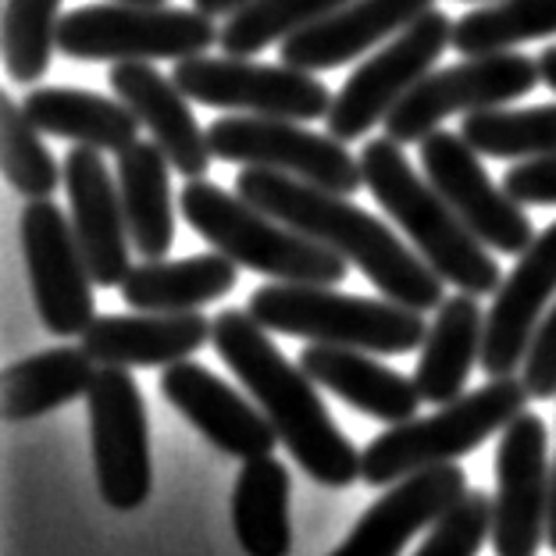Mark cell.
Wrapping results in <instances>:
<instances>
[{
  "label": "cell",
  "instance_id": "cell-1",
  "mask_svg": "<svg viewBox=\"0 0 556 556\" xmlns=\"http://www.w3.org/2000/svg\"><path fill=\"white\" fill-rule=\"evenodd\" d=\"M236 193L254 207L275 214L289 229L318 239L339 257L357 264L386 300H396L421 314L446 303V282L428 268L425 257L414 254L386 222L350 204L343 193L268 168L239 172Z\"/></svg>",
  "mask_w": 556,
  "mask_h": 556
},
{
  "label": "cell",
  "instance_id": "cell-2",
  "mask_svg": "<svg viewBox=\"0 0 556 556\" xmlns=\"http://www.w3.org/2000/svg\"><path fill=\"white\" fill-rule=\"evenodd\" d=\"M218 357L236 371L247 393L275 425L278 442L293 453V460L318 485L346 489L361 478L364 453L339 432L332 414L325 410L321 396L300 364H289L286 353L268 339L250 311L229 307L214 318L211 336Z\"/></svg>",
  "mask_w": 556,
  "mask_h": 556
},
{
  "label": "cell",
  "instance_id": "cell-3",
  "mask_svg": "<svg viewBox=\"0 0 556 556\" xmlns=\"http://www.w3.org/2000/svg\"><path fill=\"white\" fill-rule=\"evenodd\" d=\"M361 175L371 197L410 236L417 254L442 282L471 296H489L503 286L496 257L485 254V243L457 218L439 189L414 172L396 139H368L361 147Z\"/></svg>",
  "mask_w": 556,
  "mask_h": 556
},
{
  "label": "cell",
  "instance_id": "cell-4",
  "mask_svg": "<svg viewBox=\"0 0 556 556\" xmlns=\"http://www.w3.org/2000/svg\"><path fill=\"white\" fill-rule=\"evenodd\" d=\"M179 211L189 229L207 239L218 254L250 271L271 275L275 282L339 286L346 278V257L207 179H186Z\"/></svg>",
  "mask_w": 556,
  "mask_h": 556
},
{
  "label": "cell",
  "instance_id": "cell-5",
  "mask_svg": "<svg viewBox=\"0 0 556 556\" xmlns=\"http://www.w3.org/2000/svg\"><path fill=\"white\" fill-rule=\"evenodd\" d=\"M247 311L268 332L364 353H410L428 336L421 311L396 300L346 296L336 286L271 282L250 296Z\"/></svg>",
  "mask_w": 556,
  "mask_h": 556
},
{
  "label": "cell",
  "instance_id": "cell-6",
  "mask_svg": "<svg viewBox=\"0 0 556 556\" xmlns=\"http://www.w3.org/2000/svg\"><path fill=\"white\" fill-rule=\"evenodd\" d=\"M528 389L521 378H489V386L464 393L432 417H410L389 425V432L368 442L361 478L368 485H396L425 467L453 464L464 453L503 432L517 414H525Z\"/></svg>",
  "mask_w": 556,
  "mask_h": 556
},
{
  "label": "cell",
  "instance_id": "cell-7",
  "mask_svg": "<svg viewBox=\"0 0 556 556\" xmlns=\"http://www.w3.org/2000/svg\"><path fill=\"white\" fill-rule=\"evenodd\" d=\"M218 25L197 8L83 4L61 15L58 50L72 61H186L218 43Z\"/></svg>",
  "mask_w": 556,
  "mask_h": 556
},
{
  "label": "cell",
  "instance_id": "cell-8",
  "mask_svg": "<svg viewBox=\"0 0 556 556\" xmlns=\"http://www.w3.org/2000/svg\"><path fill=\"white\" fill-rule=\"evenodd\" d=\"M446 47H453V22L446 11H425L378 54L364 58L361 68H353L325 118L328 136H336L339 143H353L371 132L378 122L393 115V108L425 75H432V65L446 54Z\"/></svg>",
  "mask_w": 556,
  "mask_h": 556
},
{
  "label": "cell",
  "instance_id": "cell-9",
  "mask_svg": "<svg viewBox=\"0 0 556 556\" xmlns=\"http://www.w3.org/2000/svg\"><path fill=\"white\" fill-rule=\"evenodd\" d=\"M175 86L197 104L218 111H243L261 118H286V122H318L332 111V90L314 79L311 72L293 65H261L250 58H186L175 61L172 72Z\"/></svg>",
  "mask_w": 556,
  "mask_h": 556
},
{
  "label": "cell",
  "instance_id": "cell-10",
  "mask_svg": "<svg viewBox=\"0 0 556 556\" xmlns=\"http://www.w3.org/2000/svg\"><path fill=\"white\" fill-rule=\"evenodd\" d=\"M539 83V58L514 54V50L467 58L460 65L425 75L386 118V136L396 139L400 147L421 143L450 115H475V111L503 108L517 97L532 93Z\"/></svg>",
  "mask_w": 556,
  "mask_h": 556
},
{
  "label": "cell",
  "instance_id": "cell-11",
  "mask_svg": "<svg viewBox=\"0 0 556 556\" xmlns=\"http://www.w3.org/2000/svg\"><path fill=\"white\" fill-rule=\"evenodd\" d=\"M211 154L236 161L243 168H268L293 175L300 182L353 197L364 186L361 161L336 136L303 129V122L261 118V115H222L207 129Z\"/></svg>",
  "mask_w": 556,
  "mask_h": 556
},
{
  "label": "cell",
  "instance_id": "cell-12",
  "mask_svg": "<svg viewBox=\"0 0 556 556\" xmlns=\"http://www.w3.org/2000/svg\"><path fill=\"white\" fill-rule=\"evenodd\" d=\"M18 236L29 286L40 321L50 336L72 339L83 336L97 321L93 307V275L75 239L72 222L54 200H25L18 214Z\"/></svg>",
  "mask_w": 556,
  "mask_h": 556
},
{
  "label": "cell",
  "instance_id": "cell-13",
  "mask_svg": "<svg viewBox=\"0 0 556 556\" xmlns=\"http://www.w3.org/2000/svg\"><path fill=\"white\" fill-rule=\"evenodd\" d=\"M97 485L108 507L136 510L150 496V425L147 403L129 368H97L86 393Z\"/></svg>",
  "mask_w": 556,
  "mask_h": 556
},
{
  "label": "cell",
  "instance_id": "cell-14",
  "mask_svg": "<svg viewBox=\"0 0 556 556\" xmlns=\"http://www.w3.org/2000/svg\"><path fill=\"white\" fill-rule=\"evenodd\" d=\"M553 467L549 432L539 414H517L496 450L492 549L496 556H535L549 528Z\"/></svg>",
  "mask_w": 556,
  "mask_h": 556
},
{
  "label": "cell",
  "instance_id": "cell-15",
  "mask_svg": "<svg viewBox=\"0 0 556 556\" xmlns=\"http://www.w3.org/2000/svg\"><path fill=\"white\" fill-rule=\"evenodd\" d=\"M417 154H421L425 179L439 189V197L457 211V218L485 247L521 257L535 243L539 232L532 229V218L507 189H500L489 179L482 161L475 157L478 150L464 136L435 129L432 136L421 139Z\"/></svg>",
  "mask_w": 556,
  "mask_h": 556
},
{
  "label": "cell",
  "instance_id": "cell-16",
  "mask_svg": "<svg viewBox=\"0 0 556 556\" xmlns=\"http://www.w3.org/2000/svg\"><path fill=\"white\" fill-rule=\"evenodd\" d=\"M65 189L72 200V229L79 239L97 286H122L132 271V236L125 222L115 172L108 168L100 150L72 147L65 157Z\"/></svg>",
  "mask_w": 556,
  "mask_h": 556
},
{
  "label": "cell",
  "instance_id": "cell-17",
  "mask_svg": "<svg viewBox=\"0 0 556 556\" xmlns=\"http://www.w3.org/2000/svg\"><path fill=\"white\" fill-rule=\"evenodd\" d=\"M556 293V222L546 225L535 243L517 257L514 271L496 289V303L485 314L482 371L489 378H507L525 364L546 303Z\"/></svg>",
  "mask_w": 556,
  "mask_h": 556
},
{
  "label": "cell",
  "instance_id": "cell-18",
  "mask_svg": "<svg viewBox=\"0 0 556 556\" xmlns=\"http://www.w3.org/2000/svg\"><path fill=\"white\" fill-rule=\"evenodd\" d=\"M161 396L179 410L211 446L239 460L271 457L278 432L268 414L247 403L229 382L211 375L204 364L179 361L161 371Z\"/></svg>",
  "mask_w": 556,
  "mask_h": 556
},
{
  "label": "cell",
  "instance_id": "cell-19",
  "mask_svg": "<svg viewBox=\"0 0 556 556\" xmlns=\"http://www.w3.org/2000/svg\"><path fill=\"white\" fill-rule=\"evenodd\" d=\"M108 86L154 136L175 172H182L186 179H204L214 157L207 129H200L189 97L175 86V79L161 75L150 61H122L111 65Z\"/></svg>",
  "mask_w": 556,
  "mask_h": 556
},
{
  "label": "cell",
  "instance_id": "cell-20",
  "mask_svg": "<svg viewBox=\"0 0 556 556\" xmlns=\"http://www.w3.org/2000/svg\"><path fill=\"white\" fill-rule=\"evenodd\" d=\"M464 492L467 475L457 464L425 467L396 482L382 500H375L332 556H400V549L421 528H432Z\"/></svg>",
  "mask_w": 556,
  "mask_h": 556
},
{
  "label": "cell",
  "instance_id": "cell-21",
  "mask_svg": "<svg viewBox=\"0 0 556 556\" xmlns=\"http://www.w3.org/2000/svg\"><path fill=\"white\" fill-rule=\"evenodd\" d=\"M435 0H350L328 18L293 33L278 43V58L303 72H328L368 54L375 43L393 40Z\"/></svg>",
  "mask_w": 556,
  "mask_h": 556
},
{
  "label": "cell",
  "instance_id": "cell-22",
  "mask_svg": "<svg viewBox=\"0 0 556 556\" xmlns=\"http://www.w3.org/2000/svg\"><path fill=\"white\" fill-rule=\"evenodd\" d=\"M214 321L200 311L179 314H104L79 336L97 368H172L207 346Z\"/></svg>",
  "mask_w": 556,
  "mask_h": 556
},
{
  "label": "cell",
  "instance_id": "cell-23",
  "mask_svg": "<svg viewBox=\"0 0 556 556\" xmlns=\"http://www.w3.org/2000/svg\"><path fill=\"white\" fill-rule=\"evenodd\" d=\"M300 368L307 371L311 382L325 386L328 393L350 403L353 410L386 425L410 421V417H417V407L425 403L414 378L371 361L364 350L311 343L300 353Z\"/></svg>",
  "mask_w": 556,
  "mask_h": 556
},
{
  "label": "cell",
  "instance_id": "cell-24",
  "mask_svg": "<svg viewBox=\"0 0 556 556\" xmlns=\"http://www.w3.org/2000/svg\"><path fill=\"white\" fill-rule=\"evenodd\" d=\"M22 108L40 132L68 139L75 147L122 154L139 139V118L122 100L79 86H33Z\"/></svg>",
  "mask_w": 556,
  "mask_h": 556
},
{
  "label": "cell",
  "instance_id": "cell-25",
  "mask_svg": "<svg viewBox=\"0 0 556 556\" xmlns=\"http://www.w3.org/2000/svg\"><path fill=\"white\" fill-rule=\"evenodd\" d=\"M485 314L478 307V296L457 293L439 307L435 321L428 325L421 357H417L414 386L425 403L446 407L464 396V386L471 378L475 361H482Z\"/></svg>",
  "mask_w": 556,
  "mask_h": 556
},
{
  "label": "cell",
  "instance_id": "cell-26",
  "mask_svg": "<svg viewBox=\"0 0 556 556\" xmlns=\"http://www.w3.org/2000/svg\"><path fill=\"white\" fill-rule=\"evenodd\" d=\"M115 179L129 222L132 250L143 261H164L175 243L172 161L157 143L136 139L115 161Z\"/></svg>",
  "mask_w": 556,
  "mask_h": 556
},
{
  "label": "cell",
  "instance_id": "cell-27",
  "mask_svg": "<svg viewBox=\"0 0 556 556\" xmlns=\"http://www.w3.org/2000/svg\"><path fill=\"white\" fill-rule=\"evenodd\" d=\"M122 300L132 311L179 314L229 296L236 289V261L225 254H200L186 261H143L125 275Z\"/></svg>",
  "mask_w": 556,
  "mask_h": 556
},
{
  "label": "cell",
  "instance_id": "cell-28",
  "mask_svg": "<svg viewBox=\"0 0 556 556\" xmlns=\"http://www.w3.org/2000/svg\"><path fill=\"white\" fill-rule=\"evenodd\" d=\"M232 532L247 556H289V471L275 457L243 460L232 489Z\"/></svg>",
  "mask_w": 556,
  "mask_h": 556
},
{
  "label": "cell",
  "instance_id": "cell-29",
  "mask_svg": "<svg viewBox=\"0 0 556 556\" xmlns=\"http://www.w3.org/2000/svg\"><path fill=\"white\" fill-rule=\"evenodd\" d=\"M93 375L97 364L83 346H54L11 364L4 371V421H33L65 407L90 393Z\"/></svg>",
  "mask_w": 556,
  "mask_h": 556
},
{
  "label": "cell",
  "instance_id": "cell-30",
  "mask_svg": "<svg viewBox=\"0 0 556 556\" xmlns=\"http://www.w3.org/2000/svg\"><path fill=\"white\" fill-rule=\"evenodd\" d=\"M556 36V0H496L453 22V50L464 58L496 54Z\"/></svg>",
  "mask_w": 556,
  "mask_h": 556
},
{
  "label": "cell",
  "instance_id": "cell-31",
  "mask_svg": "<svg viewBox=\"0 0 556 556\" xmlns=\"http://www.w3.org/2000/svg\"><path fill=\"white\" fill-rule=\"evenodd\" d=\"M460 136L485 157H549L556 154V104L475 111L464 115Z\"/></svg>",
  "mask_w": 556,
  "mask_h": 556
},
{
  "label": "cell",
  "instance_id": "cell-32",
  "mask_svg": "<svg viewBox=\"0 0 556 556\" xmlns=\"http://www.w3.org/2000/svg\"><path fill=\"white\" fill-rule=\"evenodd\" d=\"M61 0H4L0 11V47L8 79L36 86L50 72L58 50Z\"/></svg>",
  "mask_w": 556,
  "mask_h": 556
},
{
  "label": "cell",
  "instance_id": "cell-33",
  "mask_svg": "<svg viewBox=\"0 0 556 556\" xmlns=\"http://www.w3.org/2000/svg\"><path fill=\"white\" fill-rule=\"evenodd\" d=\"M343 4L350 0H250L222 25L218 47L236 58L261 54L264 47L289 40L293 33L328 18Z\"/></svg>",
  "mask_w": 556,
  "mask_h": 556
},
{
  "label": "cell",
  "instance_id": "cell-34",
  "mask_svg": "<svg viewBox=\"0 0 556 556\" xmlns=\"http://www.w3.org/2000/svg\"><path fill=\"white\" fill-rule=\"evenodd\" d=\"M0 164L8 186L25 200H50L58 182H65V172H58L43 132L11 93L0 97Z\"/></svg>",
  "mask_w": 556,
  "mask_h": 556
},
{
  "label": "cell",
  "instance_id": "cell-35",
  "mask_svg": "<svg viewBox=\"0 0 556 556\" xmlns=\"http://www.w3.org/2000/svg\"><path fill=\"white\" fill-rule=\"evenodd\" d=\"M492 535V500L485 492H464L453 507L432 525L428 539L414 556H478Z\"/></svg>",
  "mask_w": 556,
  "mask_h": 556
},
{
  "label": "cell",
  "instance_id": "cell-36",
  "mask_svg": "<svg viewBox=\"0 0 556 556\" xmlns=\"http://www.w3.org/2000/svg\"><path fill=\"white\" fill-rule=\"evenodd\" d=\"M521 382L532 400H553L556 396V303L546 318L539 321L535 339L528 346V357L521 364Z\"/></svg>",
  "mask_w": 556,
  "mask_h": 556
},
{
  "label": "cell",
  "instance_id": "cell-37",
  "mask_svg": "<svg viewBox=\"0 0 556 556\" xmlns=\"http://www.w3.org/2000/svg\"><path fill=\"white\" fill-rule=\"evenodd\" d=\"M503 189L528 207H556V154L521 161L503 175Z\"/></svg>",
  "mask_w": 556,
  "mask_h": 556
},
{
  "label": "cell",
  "instance_id": "cell-38",
  "mask_svg": "<svg viewBox=\"0 0 556 556\" xmlns=\"http://www.w3.org/2000/svg\"><path fill=\"white\" fill-rule=\"evenodd\" d=\"M250 0H193L197 11H204V15L218 18V15H236L239 8H247Z\"/></svg>",
  "mask_w": 556,
  "mask_h": 556
},
{
  "label": "cell",
  "instance_id": "cell-39",
  "mask_svg": "<svg viewBox=\"0 0 556 556\" xmlns=\"http://www.w3.org/2000/svg\"><path fill=\"white\" fill-rule=\"evenodd\" d=\"M539 72H542V83L556 93V47H546L539 54Z\"/></svg>",
  "mask_w": 556,
  "mask_h": 556
},
{
  "label": "cell",
  "instance_id": "cell-40",
  "mask_svg": "<svg viewBox=\"0 0 556 556\" xmlns=\"http://www.w3.org/2000/svg\"><path fill=\"white\" fill-rule=\"evenodd\" d=\"M546 542L556 553V464H553V503H549V528H546Z\"/></svg>",
  "mask_w": 556,
  "mask_h": 556
},
{
  "label": "cell",
  "instance_id": "cell-41",
  "mask_svg": "<svg viewBox=\"0 0 556 556\" xmlns=\"http://www.w3.org/2000/svg\"><path fill=\"white\" fill-rule=\"evenodd\" d=\"M115 4H139V8H164L168 0H115Z\"/></svg>",
  "mask_w": 556,
  "mask_h": 556
}]
</instances>
